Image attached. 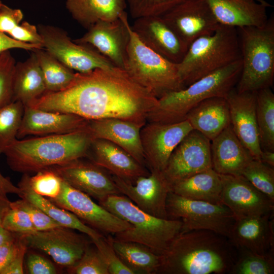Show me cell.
Here are the masks:
<instances>
[{"instance_id": "cell-36", "label": "cell", "mask_w": 274, "mask_h": 274, "mask_svg": "<svg viewBox=\"0 0 274 274\" xmlns=\"http://www.w3.org/2000/svg\"><path fill=\"white\" fill-rule=\"evenodd\" d=\"M24 107L20 101H12L0 108V154L17 139Z\"/></svg>"}, {"instance_id": "cell-13", "label": "cell", "mask_w": 274, "mask_h": 274, "mask_svg": "<svg viewBox=\"0 0 274 274\" xmlns=\"http://www.w3.org/2000/svg\"><path fill=\"white\" fill-rule=\"evenodd\" d=\"M212 168L211 141L193 129L174 149L162 174L170 187L179 181Z\"/></svg>"}, {"instance_id": "cell-44", "label": "cell", "mask_w": 274, "mask_h": 274, "mask_svg": "<svg viewBox=\"0 0 274 274\" xmlns=\"http://www.w3.org/2000/svg\"><path fill=\"white\" fill-rule=\"evenodd\" d=\"M1 225L8 231L17 234H29L37 231L27 213L11 204Z\"/></svg>"}, {"instance_id": "cell-6", "label": "cell", "mask_w": 274, "mask_h": 274, "mask_svg": "<svg viewBox=\"0 0 274 274\" xmlns=\"http://www.w3.org/2000/svg\"><path fill=\"white\" fill-rule=\"evenodd\" d=\"M241 54L237 29L221 25L213 33L192 42L178 64L185 87L239 59Z\"/></svg>"}, {"instance_id": "cell-21", "label": "cell", "mask_w": 274, "mask_h": 274, "mask_svg": "<svg viewBox=\"0 0 274 274\" xmlns=\"http://www.w3.org/2000/svg\"><path fill=\"white\" fill-rule=\"evenodd\" d=\"M226 98L234 133L254 159L260 160L262 149L256 119V92L239 93L235 87Z\"/></svg>"}, {"instance_id": "cell-41", "label": "cell", "mask_w": 274, "mask_h": 274, "mask_svg": "<svg viewBox=\"0 0 274 274\" xmlns=\"http://www.w3.org/2000/svg\"><path fill=\"white\" fill-rule=\"evenodd\" d=\"M94 246H87L81 258L74 265L69 267L71 273L109 274L107 264L102 254Z\"/></svg>"}, {"instance_id": "cell-49", "label": "cell", "mask_w": 274, "mask_h": 274, "mask_svg": "<svg viewBox=\"0 0 274 274\" xmlns=\"http://www.w3.org/2000/svg\"><path fill=\"white\" fill-rule=\"evenodd\" d=\"M20 245L21 240L15 233L13 238L0 246V272L15 257Z\"/></svg>"}, {"instance_id": "cell-46", "label": "cell", "mask_w": 274, "mask_h": 274, "mask_svg": "<svg viewBox=\"0 0 274 274\" xmlns=\"http://www.w3.org/2000/svg\"><path fill=\"white\" fill-rule=\"evenodd\" d=\"M7 35L21 42L43 46V39L38 27L27 21H23L21 24H19Z\"/></svg>"}, {"instance_id": "cell-9", "label": "cell", "mask_w": 274, "mask_h": 274, "mask_svg": "<svg viewBox=\"0 0 274 274\" xmlns=\"http://www.w3.org/2000/svg\"><path fill=\"white\" fill-rule=\"evenodd\" d=\"M166 209L168 219L182 221L181 233L208 230L228 238L235 221L231 211L223 204L189 199L171 191Z\"/></svg>"}, {"instance_id": "cell-28", "label": "cell", "mask_w": 274, "mask_h": 274, "mask_svg": "<svg viewBox=\"0 0 274 274\" xmlns=\"http://www.w3.org/2000/svg\"><path fill=\"white\" fill-rule=\"evenodd\" d=\"M185 120L193 129L212 141L230 125L226 98L213 97L203 100L188 113Z\"/></svg>"}, {"instance_id": "cell-23", "label": "cell", "mask_w": 274, "mask_h": 274, "mask_svg": "<svg viewBox=\"0 0 274 274\" xmlns=\"http://www.w3.org/2000/svg\"><path fill=\"white\" fill-rule=\"evenodd\" d=\"M273 212L235 220L228 239L236 249L259 254L274 251Z\"/></svg>"}, {"instance_id": "cell-2", "label": "cell", "mask_w": 274, "mask_h": 274, "mask_svg": "<svg viewBox=\"0 0 274 274\" xmlns=\"http://www.w3.org/2000/svg\"><path fill=\"white\" fill-rule=\"evenodd\" d=\"M235 249L228 238L212 231L180 233L160 255L157 273H229L237 258Z\"/></svg>"}, {"instance_id": "cell-1", "label": "cell", "mask_w": 274, "mask_h": 274, "mask_svg": "<svg viewBox=\"0 0 274 274\" xmlns=\"http://www.w3.org/2000/svg\"><path fill=\"white\" fill-rule=\"evenodd\" d=\"M157 98L123 70L76 73L64 89L46 92L27 106L78 115L88 120L118 118L143 127Z\"/></svg>"}, {"instance_id": "cell-14", "label": "cell", "mask_w": 274, "mask_h": 274, "mask_svg": "<svg viewBox=\"0 0 274 274\" xmlns=\"http://www.w3.org/2000/svg\"><path fill=\"white\" fill-rule=\"evenodd\" d=\"M87 29L82 37L73 41L92 46L116 67L124 70L131 29L126 12L117 20L98 21Z\"/></svg>"}, {"instance_id": "cell-16", "label": "cell", "mask_w": 274, "mask_h": 274, "mask_svg": "<svg viewBox=\"0 0 274 274\" xmlns=\"http://www.w3.org/2000/svg\"><path fill=\"white\" fill-rule=\"evenodd\" d=\"M149 172L148 175L138 177L131 181L112 175V177L120 193L141 210L158 218L168 219L166 203L170 186L162 173Z\"/></svg>"}, {"instance_id": "cell-48", "label": "cell", "mask_w": 274, "mask_h": 274, "mask_svg": "<svg viewBox=\"0 0 274 274\" xmlns=\"http://www.w3.org/2000/svg\"><path fill=\"white\" fill-rule=\"evenodd\" d=\"M27 266L31 274H55L56 269L49 260L36 254H29L27 259Z\"/></svg>"}, {"instance_id": "cell-12", "label": "cell", "mask_w": 274, "mask_h": 274, "mask_svg": "<svg viewBox=\"0 0 274 274\" xmlns=\"http://www.w3.org/2000/svg\"><path fill=\"white\" fill-rule=\"evenodd\" d=\"M193 129L188 120L174 123L149 122L141 128L146 166L149 171H163L172 152Z\"/></svg>"}, {"instance_id": "cell-15", "label": "cell", "mask_w": 274, "mask_h": 274, "mask_svg": "<svg viewBox=\"0 0 274 274\" xmlns=\"http://www.w3.org/2000/svg\"><path fill=\"white\" fill-rule=\"evenodd\" d=\"M160 16L188 46L221 25L206 0H187Z\"/></svg>"}, {"instance_id": "cell-18", "label": "cell", "mask_w": 274, "mask_h": 274, "mask_svg": "<svg viewBox=\"0 0 274 274\" xmlns=\"http://www.w3.org/2000/svg\"><path fill=\"white\" fill-rule=\"evenodd\" d=\"M80 159L48 168L72 187L98 201L112 195L121 194L107 170L92 161Z\"/></svg>"}, {"instance_id": "cell-51", "label": "cell", "mask_w": 274, "mask_h": 274, "mask_svg": "<svg viewBox=\"0 0 274 274\" xmlns=\"http://www.w3.org/2000/svg\"><path fill=\"white\" fill-rule=\"evenodd\" d=\"M26 250V246L21 240L20 247L17 254L10 263L1 271L0 274L23 273V264Z\"/></svg>"}, {"instance_id": "cell-35", "label": "cell", "mask_w": 274, "mask_h": 274, "mask_svg": "<svg viewBox=\"0 0 274 274\" xmlns=\"http://www.w3.org/2000/svg\"><path fill=\"white\" fill-rule=\"evenodd\" d=\"M256 119L262 150L274 151V94L271 88L256 91Z\"/></svg>"}, {"instance_id": "cell-7", "label": "cell", "mask_w": 274, "mask_h": 274, "mask_svg": "<svg viewBox=\"0 0 274 274\" xmlns=\"http://www.w3.org/2000/svg\"><path fill=\"white\" fill-rule=\"evenodd\" d=\"M242 68L236 90L256 92L271 88L274 80V17L263 26L237 28Z\"/></svg>"}, {"instance_id": "cell-10", "label": "cell", "mask_w": 274, "mask_h": 274, "mask_svg": "<svg viewBox=\"0 0 274 274\" xmlns=\"http://www.w3.org/2000/svg\"><path fill=\"white\" fill-rule=\"evenodd\" d=\"M38 29L43 39V48L77 73H86L95 69H111L116 67L93 47L75 42L66 32L58 28L41 25Z\"/></svg>"}, {"instance_id": "cell-20", "label": "cell", "mask_w": 274, "mask_h": 274, "mask_svg": "<svg viewBox=\"0 0 274 274\" xmlns=\"http://www.w3.org/2000/svg\"><path fill=\"white\" fill-rule=\"evenodd\" d=\"M131 28L143 44L173 63H179L187 51L189 46L160 16L135 19Z\"/></svg>"}, {"instance_id": "cell-27", "label": "cell", "mask_w": 274, "mask_h": 274, "mask_svg": "<svg viewBox=\"0 0 274 274\" xmlns=\"http://www.w3.org/2000/svg\"><path fill=\"white\" fill-rule=\"evenodd\" d=\"M89 153L93 162L125 181H131L150 173L123 149L106 140L92 139Z\"/></svg>"}, {"instance_id": "cell-3", "label": "cell", "mask_w": 274, "mask_h": 274, "mask_svg": "<svg viewBox=\"0 0 274 274\" xmlns=\"http://www.w3.org/2000/svg\"><path fill=\"white\" fill-rule=\"evenodd\" d=\"M92 139L87 130L16 139L4 154L13 170L38 172L88 157Z\"/></svg>"}, {"instance_id": "cell-43", "label": "cell", "mask_w": 274, "mask_h": 274, "mask_svg": "<svg viewBox=\"0 0 274 274\" xmlns=\"http://www.w3.org/2000/svg\"><path fill=\"white\" fill-rule=\"evenodd\" d=\"M102 254L108 266L109 274H134L125 265L116 253L113 245V235H103L92 242Z\"/></svg>"}, {"instance_id": "cell-30", "label": "cell", "mask_w": 274, "mask_h": 274, "mask_svg": "<svg viewBox=\"0 0 274 274\" xmlns=\"http://www.w3.org/2000/svg\"><path fill=\"white\" fill-rule=\"evenodd\" d=\"M127 0H66L73 18L85 28L98 21H114L126 12Z\"/></svg>"}, {"instance_id": "cell-37", "label": "cell", "mask_w": 274, "mask_h": 274, "mask_svg": "<svg viewBox=\"0 0 274 274\" xmlns=\"http://www.w3.org/2000/svg\"><path fill=\"white\" fill-rule=\"evenodd\" d=\"M238 254L229 273L273 274L274 273V251L264 255L250 250L237 249Z\"/></svg>"}, {"instance_id": "cell-39", "label": "cell", "mask_w": 274, "mask_h": 274, "mask_svg": "<svg viewBox=\"0 0 274 274\" xmlns=\"http://www.w3.org/2000/svg\"><path fill=\"white\" fill-rule=\"evenodd\" d=\"M28 185L37 194L52 199L60 194L62 180L52 170L47 168L32 177L25 175Z\"/></svg>"}, {"instance_id": "cell-34", "label": "cell", "mask_w": 274, "mask_h": 274, "mask_svg": "<svg viewBox=\"0 0 274 274\" xmlns=\"http://www.w3.org/2000/svg\"><path fill=\"white\" fill-rule=\"evenodd\" d=\"M32 51L42 71L46 92H57L66 88L74 79L76 73L68 68L46 50Z\"/></svg>"}, {"instance_id": "cell-29", "label": "cell", "mask_w": 274, "mask_h": 274, "mask_svg": "<svg viewBox=\"0 0 274 274\" xmlns=\"http://www.w3.org/2000/svg\"><path fill=\"white\" fill-rule=\"evenodd\" d=\"M46 92L42 71L33 52L25 61L16 63L12 82V101L24 106Z\"/></svg>"}, {"instance_id": "cell-24", "label": "cell", "mask_w": 274, "mask_h": 274, "mask_svg": "<svg viewBox=\"0 0 274 274\" xmlns=\"http://www.w3.org/2000/svg\"><path fill=\"white\" fill-rule=\"evenodd\" d=\"M142 127L125 120L104 118L89 120L87 131L93 139H103L114 143L146 167L140 138Z\"/></svg>"}, {"instance_id": "cell-11", "label": "cell", "mask_w": 274, "mask_h": 274, "mask_svg": "<svg viewBox=\"0 0 274 274\" xmlns=\"http://www.w3.org/2000/svg\"><path fill=\"white\" fill-rule=\"evenodd\" d=\"M49 200L103 234L113 235L132 227L131 224L113 215L94 202L89 196L63 180L59 195Z\"/></svg>"}, {"instance_id": "cell-26", "label": "cell", "mask_w": 274, "mask_h": 274, "mask_svg": "<svg viewBox=\"0 0 274 274\" xmlns=\"http://www.w3.org/2000/svg\"><path fill=\"white\" fill-rule=\"evenodd\" d=\"M211 154L212 168L220 175L241 176L254 159L231 125L211 141Z\"/></svg>"}, {"instance_id": "cell-45", "label": "cell", "mask_w": 274, "mask_h": 274, "mask_svg": "<svg viewBox=\"0 0 274 274\" xmlns=\"http://www.w3.org/2000/svg\"><path fill=\"white\" fill-rule=\"evenodd\" d=\"M11 206L21 209L26 212L37 231L63 227L41 209L25 199L11 202Z\"/></svg>"}, {"instance_id": "cell-19", "label": "cell", "mask_w": 274, "mask_h": 274, "mask_svg": "<svg viewBox=\"0 0 274 274\" xmlns=\"http://www.w3.org/2000/svg\"><path fill=\"white\" fill-rule=\"evenodd\" d=\"M222 204L235 220L273 212L274 201L242 176L220 175Z\"/></svg>"}, {"instance_id": "cell-53", "label": "cell", "mask_w": 274, "mask_h": 274, "mask_svg": "<svg viewBox=\"0 0 274 274\" xmlns=\"http://www.w3.org/2000/svg\"><path fill=\"white\" fill-rule=\"evenodd\" d=\"M11 202L7 195L0 193V224L4 216L10 208Z\"/></svg>"}, {"instance_id": "cell-55", "label": "cell", "mask_w": 274, "mask_h": 274, "mask_svg": "<svg viewBox=\"0 0 274 274\" xmlns=\"http://www.w3.org/2000/svg\"><path fill=\"white\" fill-rule=\"evenodd\" d=\"M14 236V233L8 231L0 224V246L11 239Z\"/></svg>"}, {"instance_id": "cell-47", "label": "cell", "mask_w": 274, "mask_h": 274, "mask_svg": "<svg viewBox=\"0 0 274 274\" xmlns=\"http://www.w3.org/2000/svg\"><path fill=\"white\" fill-rule=\"evenodd\" d=\"M23 18L20 9H12L3 3L0 8V32L7 35L20 24Z\"/></svg>"}, {"instance_id": "cell-50", "label": "cell", "mask_w": 274, "mask_h": 274, "mask_svg": "<svg viewBox=\"0 0 274 274\" xmlns=\"http://www.w3.org/2000/svg\"><path fill=\"white\" fill-rule=\"evenodd\" d=\"M2 4V2L0 1V8ZM15 48L33 51L36 49L43 48V47L40 45L16 41L7 34L0 32V55L5 51Z\"/></svg>"}, {"instance_id": "cell-33", "label": "cell", "mask_w": 274, "mask_h": 274, "mask_svg": "<svg viewBox=\"0 0 274 274\" xmlns=\"http://www.w3.org/2000/svg\"><path fill=\"white\" fill-rule=\"evenodd\" d=\"M113 245L117 255L134 273H157L161 256L147 247L133 242L114 239Z\"/></svg>"}, {"instance_id": "cell-38", "label": "cell", "mask_w": 274, "mask_h": 274, "mask_svg": "<svg viewBox=\"0 0 274 274\" xmlns=\"http://www.w3.org/2000/svg\"><path fill=\"white\" fill-rule=\"evenodd\" d=\"M242 176L274 201V168L253 159L243 170Z\"/></svg>"}, {"instance_id": "cell-54", "label": "cell", "mask_w": 274, "mask_h": 274, "mask_svg": "<svg viewBox=\"0 0 274 274\" xmlns=\"http://www.w3.org/2000/svg\"><path fill=\"white\" fill-rule=\"evenodd\" d=\"M260 160L266 165L274 168V151L262 150Z\"/></svg>"}, {"instance_id": "cell-4", "label": "cell", "mask_w": 274, "mask_h": 274, "mask_svg": "<svg viewBox=\"0 0 274 274\" xmlns=\"http://www.w3.org/2000/svg\"><path fill=\"white\" fill-rule=\"evenodd\" d=\"M242 68L240 59L209 74L188 86L168 92L157 99L147 122L174 123L185 120L188 113L203 100L213 97H226L234 89Z\"/></svg>"}, {"instance_id": "cell-42", "label": "cell", "mask_w": 274, "mask_h": 274, "mask_svg": "<svg viewBox=\"0 0 274 274\" xmlns=\"http://www.w3.org/2000/svg\"><path fill=\"white\" fill-rule=\"evenodd\" d=\"M16 62L10 50L0 55V108L12 101V82Z\"/></svg>"}, {"instance_id": "cell-40", "label": "cell", "mask_w": 274, "mask_h": 274, "mask_svg": "<svg viewBox=\"0 0 274 274\" xmlns=\"http://www.w3.org/2000/svg\"><path fill=\"white\" fill-rule=\"evenodd\" d=\"M187 0H127L131 17L160 16Z\"/></svg>"}, {"instance_id": "cell-17", "label": "cell", "mask_w": 274, "mask_h": 274, "mask_svg": "<svg viewBox=\"0 0 274 274\" xmlns=\"http://www.w3.org/2000/svg\"><path fill=\"white\" fill-rule=\"evenodd\" d=\"M69 229L60 227L18 234L26 246L44 251L57 264L70 267L81 258L89 243Z\"/></svg>"}, {"instance_id": "cell-8", "label": "cell", "mask_w": 274, "mask_h": 274, "mask_svg": "<svg viewBox=\"0 0 274 274\" xmlns=\"http://www.w3.org/2000/svg\"><path fill=\"white\" fill-rule=\"evenodd\" d=\"M124 70L157 99L185 88L173 63L143 44L130 29Z\"/></svg>"}, {"instance_id": "cell-25", "label": "cell", "mask_w": 274, "mask_h": 274, "mask_svg": "<svg viewBox=\"0 0 274 274\" xmlns=\"http://www.w3.org/2000/svg\"><path fill=\"white\" fill-rule=\"evenodd\" d=\"M221 25L239 28L261 27L267 22V9L272 6L265 0H206Z\"/></svg>"}, {"instance_id": "cell-5", "label": "cell", "mask_w": 274, "mask_h": 274, "mask_svg": "<svg viewBox=\"0 0 274 274\" xmlns=\"http://www.w3.org/2000/svg\"><path fill=\"white\" fill-rule=\"evenodd\" d=\"M98 204L132 226L131 229L113 235L114 239L142 244L158 255H161L181 233V221L152 216L124 195L108 196Z\"/></svg>"}, {"instance_id": "cell-52", "label": "cell", "mask_w": 274, "mask_h": 274, "mask_svg": "<svg viewBox=\"0 0 274 274\" xmlns=\"http://www.w3.org/2000/svg\"><path fill=\"white\" fill-rule=\"evenodd\" d=\"M0 193L6 195L16 194L20 196L21 191L18 186L13 184L9 178L4 176L0 172Z\"/></svg>"}, {"instance_id": "cell-22", "label": "cell", "mask_w": 274, "mask_h": 274, "mask_svg": "<svg viewBox=\"0 0 274 274\" xmlns=\"http://www.w3.org/2000/svg\"><path fill=\"white\" fill-rule=\"evenodd\" d=\"M89 120L78 115L25 106L17 139L27 135H47L86 130Z\"/></svg>"}, {"instance_id": "cell-32", "label": "cell", "mask_w": 274, "mask_h": 274, "mask_svg": "<svg viewBox=\"0 0 274 274\" xmlns=\"http://www.w3.org/2000/svg\"><path fill=\"white\" fill-rule=\"evenodd\" d=\"M21 191L20 196L41 209L61 226L78 230L88 236L92 242L98 240L103 234L84 223L75 215L54 204L49 199L35 193L30 187L25 177L18 186Z\"/></svg>"}, {"instance_id": "cell-31", "label": "cell", "mask_w": 274, "mask_h": 274, "mask_svg": "<svg viewBox=\"0 0 274 274\" xmlns=\"http://www.w3.org/2000/svg\"><path fill=\"white\" fill-rule=\"evenodd\" d=\"M170 188L172 192L187 199L222 204L221 178L213 168L179 181Z\"/></svg>"}]
</instances>
